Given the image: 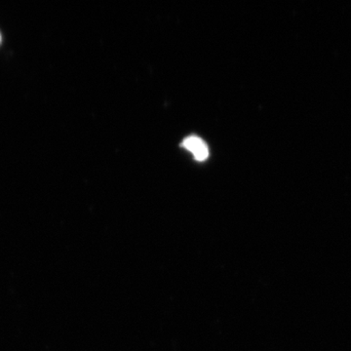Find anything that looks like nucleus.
Masks as SVG:
<instances>
[{"instance_id":"1","label":"nucleus","mask_w":351,"mask_h":351,"mask_svg":"<svg viewBox=\"0 0 351 351\" xmlns=\"http://www.w3.org/2000/svg\"><path fill=\"white\" fill-rule=\"evenodd\" d=\"M182 147L191 152L195 160L199 162H203L209 157L210 152L206 143L197 136H189L184 138Z\"/></svg>"},{"instance_id":"2","label":"nucleus","mask_w":351,"mask_h":351,"mask_svg":"<svg viewBox=\"0 0 351 351\" xmlns=\"http://www.w3.org/2000/svg\"><path fill=\"white\" fill-rule=\"evenodd\" d=\"M0 43H1V34H0Z\"/></svg>"}]
</instances>
